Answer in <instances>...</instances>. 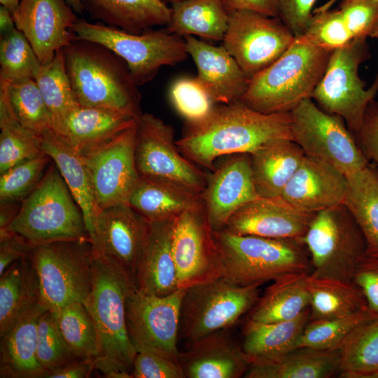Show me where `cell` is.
Segmentation results:
<instances>
[{"mask_svg": "<svg viewBox=\"0 0 378 378\" xmlns=\"http://www.w3.org/2000/svg\"><path fill=\"white\" fill-rule=\"evenodd\" d=\"M291 122L290 112L263 113L237 101L214 106L200 122H187L176 144L188 160L212 172L221 156L251 155L274 140H292Z\"/></svg>", "mask_w": 378, "mask_h": 378, "instance_id": "1", "label": "cell"}, {"mask_svg": "<svg viewBox=\"0 0 378 378\" xmlns=\"http://www.w3.org/2000/svg\"><path fill=\"white\" fill-rule=\"evenodd\" d=\"M136 288L134 279L115 261L94 253L92 289L85 304L99 338L94 370L106 377L132 378L136 352L127 330L126 302Z\"/></svg>", "mask_w": 378, "mask_h": 378, "instance_id": "2", "label": "cell"}, {"mask_svg": "<svg viewBox=\"0 0 378 378\" xmlns=\"http://www.w3.org/2000/svg\"><path fill=\"white\" fill-rule=\"evenodd\" d=\"M66 71L80 105L138 118L141 95L126 63L106 47L75 38L63 48Z\"/></svg>", "mask_w": 378, "mask_h": 378, "instance_id": "3", "label": "cell"}, {"mask_svg": "<svg viewBox=\"0 0 378 378\" xmlns=\"http://www.w3.org/2000/svg\"><path fill=\"white\" fill-rule=\"evenodd\" d=\"M331 52L295 37L275 62L250 80L239 101L263 113L291 112L312 99Z\"/></svg>", "mask_w": 378, "mask_h": 378, "instance_id": "4", "label": "cell"}, {"mask_svg": "<svg viewBox=\"0 0 378 378\" xmlns=\"http://www.w3.org/2000/svg\"><path fill=\"white\" fill-rule=\"evenodd\" d=\"M222 276L241 286L262 284L284 276L309 273L312 267L302 240L240 235L213 230Z\"/></svg>", "mask_w": 378, "mask_h": 378, "instance_id": "5", "label": "cell"}, {"mask_svg": "<svg viewBox=\"0 0 378 378\" xmlns=\"http://www.w3.org/2000/svg\"><path fill=\"white\" fill-rule=\"evenodd\" d=\"M9 230L32 246L90 239L83 214L55 164L21 202Z\"/></svg>", "mask_w": 378, "mask_h": 378, "instance_id": "6", "label": "cell"}, {"mask_svg": "<svg viewBox=\"0 0 378 378\" xmlns=\"http://www.w3.org/2000/svg\"><path fill=\"white\" fill-rule=\"evenodd\" d=\"M72 31L75 38L101 44L120 57L138 86L152 80L162 66L177 64L188 56L184 38L166 29L134 34L78 19Z\"/></svg>", "mask_w": 378, "mask_h": 378, "instance_id": "7", "label": "cell"}, {"mask_svg": "<svg viewBox=\"0 0 378 378\" xmlns=\"http://www.w3.org/2000/svg\"><path fill=\"white\" fill-rule=\"evenodd\" d=\"M370 57L366 38H354L333 50L312 96L325 112L342 118L354 136L360 129L368 106L378 94V74L369 88L359 75L360 64Z\"/></svg>", "mask_w": 378, "mask_h": 378, "instance_id": "8", "label": "cell"}, {"mask_svg": "<svg viewBox=\"0 0 378 378\" xmlns=\"http://www.w3.org/2000/svg\"><path fill=\"white\" fill-rule=\"evenodd\" d=\"M29 257L38 275L43 307L56 311L73 302L85 304L92 282L94 253L90 239L35 245Z\"/></svg>", "mask_w": 378, "mask_h": 378, "instance_id": "9", "label": "cell"}, {"mask_svg": "<svg viewBox=\"0 0 378 378\" xmlns=\"http://www.w3.org/2000/svg\"><path fill=\"white\" fill-rule=\"evenodd\" d=\"M302 241L315 277L352 281L367 255L365 236L344 203L316 213Z\"/></svg>", "mask_w": 378, "mask_h": 378, "instance_id": "10", "label": "cell"}, {"mask_svg": "<svg viewBox=\"0 0 378 378\" xmlns=\"http://www.w3.org/2000/svg\"><path fill=\"white\" fill-rule=\"evenodd\" d=\"M259 287L241 286L222 276L186 289L181 310V336L192 342L228 329L255 304L260 298Z\"/></svg>", "mask_w": 378, "mask_h": 378, "instance_id": "11", "label": "cell"}, {"mask_svg": "<svg viewBox=\"0 0 378 378\" xmlns=\"http://www.w3.org/2000/svg\"><path fill=\"white\" fill-rule=\"evenodd\" d=\"M135 163L141 178L197 195L207 183L209 174L180 151L173 127L149 113H142L137 119Z\"/></svg>", "mask_w": 378, "mask_h": 378, "instance_id": "12", "label": "cell"}, {"mask_svg": "<svg viewBox=\"0 0 378 378\" xmlns=\"http://www.w3.org/2000/svg\"><path fill=\"white\" fill-rule=\"evenodd\" d=\"M292 140L304 155L326 162L346 177L370 163L344 120L325 112L311 98L291 112Z\"/></svg>", "mask_w": 378, "mask_h": 378, "instance_id": "13", "label": "cell"}, {"mask_svg": "<svg viewBox=\"0 0 378 378\" xmlns=\"http://www.w3.org/2000/svg\"><path fill=\"white\" fill-rule=\"evenodd\" d=\"M295 38L278 17L229 9L222 46L251 80L275 62Z\"/></svg>", "mask_w": 378, "mask_h": 378, "instance_id": "14", "label": "cell"}, {"mask_svg": "<svg viewBox=\"0 0 378 378\" xmlns=\"http://www.w3.org/2000/svg\"><path fill=\"white\" fill-rule=\"evenodd\" d=\"M186 290L164 296L134 288L126 302L128 333L136 350L153 351L179 360L177 346Z\"/></svg>", "mask_w": 378, "mask_h": 378, "instance_id": "15", "label": "cell"}, {"mask_svg": "<svg viewBox=\"0 0 378 378\" xmlns=\"http://www.w3.org/2000/svg\"><path fill=\"white\" fill-rule=\"evenodd\" d=\"M172 251L179 289L222 276L220 255L203 203L174 218Z\"/></svg>", "mask_w": 378, "mask_h": 378, "instance_id": "16", "label": "cell"}, {"mask_svg": "<svg viewBox=\"0 0 378 378\" xmlns=\"http://www.w3.org/2000/svg\"><path fill=\"white\" fill-rule=\"evenodd\" d=\"M137 120L111 141L83 156L89 169L97 212L129 204L141 177L135 163Z\"/></svg>", "mask_w": 378, "mask_h": 378, "instance_id": "17", "label": "cell"}, {"mask_svg": "<svg viewBox=\"0 0 378 378\" xmlns=\"http://www.w3.org/2000/svg\"><path fill=\"white\" fill-rule=\"evenodd\" d=\"M12 15L41 65L75 39L72 28L78 18L67 0H20Z\"/></svg>", "mask_w": 378, "mask_h": 378, "instance_id": "18", "label": "cell"}, {"mask_svg": "<svg viewBox=\"0 0 378 378\" xmlns=\"http://www.w3.org/2000/svg\"><path fill=\"white\" fill-rule=\"evenodd\" d=\"M93 224V252L115 261L135 281L148 222L130 204H118L99 210Z\"/></svg>", "mask_w": 378, "mask_h": 378, "instance_id": "19", "label": "cell"}, {"mask_svg": "<svg viewBox=\"0 0 378 378\" xmlns=\"http://www.w3.org/2000/svg\"><path fill=\"white\" fill-rule=\"evenodd\" d=\"M228 156L209 174L200 195L213 230L223 229L238 209L259 197L253 178L250 155Z\"/></svg>", "mask_w": 378, "mask_h": 378, "instance_id": "20", "label": "cell"}, {"mask_svg": "<svg viewBox=\"0 0 378 378\" xmlns=\"http://www.w3.org/2000/svg\"><path fill=\"white\" fill-rule=\"evenodd\" d=\"M315 214L281 197H259L238 209L223 229L240 235L302 240Z\"/></svg>", "mask_w": 378, "mask_h": 378, "instance_id": "21", "label": "cell"}, {"mask_svg": "<svg viewBox=\"0 0 378 378\" xmlns=\"http://www.w3.org/2000/svg\"><path fill=\"white\" fill-rule=\"evenodd\" d=\"M347 178L331 165L304 155L281 197L302 210L317 213L345 202Z\"/></svg>", "mask_w": 378, "mask_h": 378, "instance_id": "22", "label": "cell"}, {"mask_svg": "<svg viewBox=\"0 0 378 378\" xmlns=\"http://www.w3.org/2000/svg\"><path fill=\"white\" fill-rule=\"evenodd\" d=\"M183 38L188 55L197 69L196 78L213 101L222 104L239 101L250 80L228 51L193 36Z\"/></svg>", "mask_w": 378, "mask_h": 378, "instance_id": "23", "label": "cell"}, {"mask_svg": "<svg viewBox=\"0 0 378 378\" xmlns=\"http://www.w3.org/2000/svg\"><path fill=\"white\" fill-rule=\"evenodd\" d=\"M179 362L187 378H239L249 367L241 345L227 329L191 342L189 349L180 353Z\"/></svg>", "mask_w": 378, "mask_h": 378, "instance_id": "24", "label": "cell"}, {"mask_svg": "<svg viewBox=\"0 0 378 378\" xmlns=\"http://www.w3.org/2000/svg\"><path fill=\"white\" fill-rule=\"evenodd\" d=\"M174 220L148 222L135 275L136 288L145 293L164 296L179 289L172 251Z\"/></svg>", "mask_w": 378, "mask_h": 378, "instance_id": "25", "label": "cell"}, {"mask_svg": "<svg viewBox=\"0 0 378 378\" xmlns=\"http://www.w3.org/2000/svg\"><path fill=\"white\" fill-rule=\"evenodd\" d=\"M137 119L120 112L79 104L54 132L85 156L111 141Z\"/></svg>", "mask_w": 378, "mask_h": 378, "instance_id": "26", "label": "cell"}, {"mask_svg": "<svg viewBox=\"0 0 378 378\" xmlns=\"http://www.w3.org/2000/svg\"><path fill=\"white\" fill-rule=\"evenodd\" d=\"M46 309L38 304L0 337V377H43L45 372L38 361L36 346L38 318Z\"/></svg>", "mask_w": 378, "mask_h": 378, "instance_id": "27", "label": "cell"}, {"mask_svg": "<svg viewBox=\"0 0 378 378\" xmlns=\"http://www.w3.org/2000/svg\"><path fill=\"white\" fill-rule=\"evenodd\" d=\"M41 137L43 152L56 165L83 214L91 241L97 206L91 176L84 158L52 130Z\"/></svg>", "mask_w": 378, "mask_h": 378, "instance_id": "28", "label": "cell"}, {"mask_svg": "<svg viewBox=\"0 0 378 378\" xmlns=\"http://www.w3.org/2000/svg\"><path fill=\"white\" fill-rule=\"evenodd\" d=\"M92 19L126 31L139 34L167 27L172 9L162 0H80Z\"/></svg>", "mask_w": 378, "mask_h": 378, "instance_id": "29", "label": "cell"}, {"mask_svg": "<svg viewBox=\"0 0 378 378\" xmlns=\"http://www.w3.org/2000/svg\"><path fill=\"white\" fill-rule=\"evenodd\" d=\"M309 320L310 308L289 321L260 323L248 319L241 348L249 365L274 360L297 348Z\"/></svg>", "mask_w": 378, "mask_h": 378, "instance_id": "30", "label": "cell"}, {"mask_svg": "<svg viewBox=\"0 0 378 378\" xmlns=\"http://www.w3.org/2000/svg\"><path fill=\"white\" fill-rule=\"evenodd\" d=\"M304 153L295 141L279 139L250 155L254 185L259 197H281Z\"/></svg>", "mask_w": 378, "mask_h": 378, "instance_id": "31", "label": "cell"}, {"mask_svg": "<svg viewBox=\"0 0 378 378\" xmlns=\"http://www.w3.org/2000/svg\"><path fill=\"white\" fill-rule=\"evenodd\" d=\"M340 349L298 347L270 362L251 364L246 378H329L339 372Z\"/></svg>", "mask_w": 378, "mask_h": 378, "instance_id": "32", "label": "cell"}, {"mask_svg": "<svg viewBox=\"0 0 378 378\" xmlns=\"http://www.w3.org/2000/svg\"><path fill=\"white\" fill-rule=\"evenodd\" d=\"M0 276L1 337L20 317L41 303L39 281L29 254Z\"/></svg>", "mask_w": 378, "mask_h": 378, "instance_id": "33", "label": "cell"}, {"mask_svg": "<svg viewBox=\"0 0 378 378\" xmlns=\"http://www.w3.org/2000/svg\"><path fill=\"white\" fill-rule=\"evenodd\" d=\"M309 273L280 277L268 286L253 307L248 320L260 323L289 321L309 308Z\"/></svg>", "mask_w": 378, "mask_h": 378, "instance_id": "34", "label": "cell"}, {"mask_svg": "<svg viewBox=\"0 0 378 378\" xmlns=\"http://www.w3.org/2000/svg\"><path fill=\"white\" fill-rule=\"evenodd\" d=\"M166 30L182 37L197 36L222 41L229 20L225 0H183L173 3Z\"/></svg>", "mask_w": 378, "mask_h": 378, "instance_id": "35", "label": "cell"}, {"mask_svg": "<svg viewBox=\"0 0 378 378\" xmlns=\"http://www.w3.org/2000/svg\"><path fill=\"white\" fill-rule=\"evenodd\" d=\"M202 203L200 195L141 178L129 200L130 206L148 222L174 220Z\"/></svg>", "mask_w": 378, "mask_h": 378, "instance_id": "36", "label": "cell"}, {"mask_svg": "<svg viewBox=\"0 0 378 378\" xmlns=\"http://www.w3.org/2000/svg\"><path fill=\"white\" fill-rule=\"evenodd\" d=\"M310 320L352 314L368 308L360 289L352 281L309 275Z\"/></svg>", "mask_w": 378, "mask_h": 378, "instance_id": "37", "label": "cell"}, {"mask_svg": "<svg viewBox=\"0 0 378 378\" xmlns=\"http://www.w3.org/2000/svg\"><path fill=\"white\" fill-rule=\"evenodd\" d=\"M344 204L358 222L367 244V255L378 257V173L371 164L346 176Z\"/></svg>", "mask_w": 378, "mask_h": 378, "instance_id": "38", "label": "cell"}, {"mask_svg": "<svg viewBox=\"0 0 378 378\" xmlns=\"http://www.w3.org/2000/svg\"><path fill=\"white\" fill-rule=\"evenodd\" d=\"M342 378H378V315L359 326L340 347Z\"/></svg>", "mask_w": 378, "mask_h": 378, "instance_id": "39", "label": "cell"}, {"mask_svg": "<svg viewBox=\"0 0 378 378\" xmlns=\"http://www.w3.org/2000/svg\"><path fill=\"white\" fill-rule=\"evenodd\" d=\"M35 80L57 131L78 103L68 76L63 49L49 63L41 65Z\"/></svg>", "mask_w": 378, "mask_h": 378, "instance_id": "40", "label": "cell"}, {"mask_svg": "<svg viewBox=\"0 0 378 378\" xmlns=\"http://www.w3.org/2000/svg\"><path fill=\"white\" fill-rule=\"evenodd\" d=\"M0 130V174L20 162L45 153L41 136L18 121L1 88Z\"/></svg>", "mask_w": 378, "mask_h": 378, "instance_id": "41", "label": "cell"}, {"mask_svg": "<svg viewBox=\"0 0 378 378\" xmlns=\"http://www.w3.org/2000/svg\"><path fill=\"white\" fill-rule=\"evenodd\" d=\"M62 335L78 360H94L99 355L96 326L82 302H73L55 311Z\"/></svg>", "mask_w": 378, "mask_h": 378, "instance_id": "42", "label": "cell"}, {"mask_svg": "<svg viewBox=\"0 0 378 378\" xmlns=\"http://www.w3.org/2000/svg\"><path fill=\"white\" fill-rule=\"evenodd\" d=\"M0 88L4 91L13 115L24 127L40 136L52 130L50 114L35 79L0 80Z\"/></svg>", "mask_w": 378, "mask_h": 378, "instance_id": "43", "label": "cell"}, {"mask_svg": "<svg viewBox=\"0 0 378 378\" xmlns=\"http://www.w3.org/2000/svg\"><path fill=\"white\" fill-rule=\"evenodd\" d=\"M377 315L368 307L342 317L309 320L300 337L297 348L340 349L355 329Z\"/></svg>", "mask_w": 378, "mask_h": 378, "instance_id": "44", "label": "cell"}, {"mask_svg": "<svg viewBox=\"0 0 378 378\" xmlns=\"http://www.w3.org/2000/svg\"><path fill=\"white\" fill-rule=\"evenodd\" d=\"M41 66L24 35L16 27L0 39V80L33 78Z\"/></svg>", "mask_w": 378, "mask_h": 378, "instance_id": "45", "label": "cell"}, {"mask_svg": "<svg viewBox=\"0 0 378 378\" xmlns=\"http://www.w3.org/2000/svg\"><path fill=\"white\" fill-rule=\"evenodd\" d=\"M51 158L46 153L20 162L0 176V202H22L43 177Z\"/></svg>", "mask_w": 378, "mask_h": 378, "instance_id": "46", "label": "cell"}, {"mask_svg": "<svg viewBox=\"0 0 378 378\" xmlns=\"http://www.w3.org/2000/svg\"><path fill=\"white\" fill-rule=\"evenodd\" d=\"M36 356L45 373L78 360L62 335L55 311L46 309L38 318Z\"/></svg>", "mask_w": 378, "mask_h": 378, "instance_id": "47", "label": "cell"}, {"mask_svg": "<svg viewBox=\"0 0 378 378\" xmlns=\"http://www.w3.org/2000/svg\"><path fill=\"white\" fill-rule=\"evenodd\" d=\"M298 38L330 52L354 39L339 8L313 13L305 31Z\"/></svg>", "mask_w": 378, "mask_h": 378, "instance_id": "48", "label": "cell"}, {"mask_svg": "<svg viewBox=\"0 0 378 378\" xmlns=\"http://www.w3.org/2000/svg\"><path fill=\"white\" fill-rule=\"evenodd\" d=\"M170 100L188 123L205 119L214 108V101L195 78L181 77L170 87Z\"/></svg>", "mask_w": 378, "mask_h": 378, "instance_id": "49", "label": "cell"}, {"mask_svg": "<svg viewBox=\"0 0 378 378\" xmlns=\"http://www.w3.org/2000/svg\"><path fill=\"white\" fill-rule=\"evenodd\" d=\"M340 1L338 8L353 38H378V1Z\"/></svg>", "mask_w": 378, "mask_h": 378, "instance_id": "50", "label": "cell"}, {"mask_svg": "<svg viewBox=\"0 0 378 378\" xmlns=\"http://www.w3.org/2000/svg\"><path fill=\"white\" fill-rule=\"evenodd\" d=\"M132 378H185L179 360L149 350L137 351Z\"/></svg>", "mask_w": 378, "mask_h": 378, "instance_id": "51", "label": "cell"}, {"mask_svg": "<svg viewBox=\"0 0 378 378\" xmlns=\"http://www.w3.org/2000/svg\"><path fill=\"white\" fill-rule=\"evenodd\" d=\"M351 280L360 289L368 307L378 314V257L366 255L356 267Z\"/></svg>", "mask_w": 378, "mask_h": 378, "instance_id": "52", "label": "cell"}, {"mask_svg": "<svg viewBox=\"0 0 378 378\" xmlns=\"http://www.w3.org/2000/svg\"><path fill=\"white\" fill-rule=\"evenodd\" d=\"M354 138L370 162L378 173V101L374 99L368 106L360 129Z\"/></svg>", "mask_w": 378, "mask_h": 378, "instance_id": "53", "label": "cell"}, {"mask_svg": "<svg viewBox=\"0 0 378 378\" xmlns=\"http://www.w3.org/2000/svg\"><path fill=\"white\" fill-rule=\"evenodd\" d=\"M316 0H279L277 17L295 36L305 31Z\"/></svg>", "mask_w": 378, "mask_h": 378, "instance_id": "54", "label": "cell"}, {"mask_svg": "<svg viewBox=\"0 0 378 378\" xmlns=\"http://www.w3.org/2000/svg\"><path fill=\"white\" fill-rule=\"evenodd\" d=\"M33 246L18 234L0 237V276L15 262L27 256Z\"/></svg>", "mask_w": 378, "mask_h": 378, "instance_id": "55", "label": "cell"}, {"mask_svg": "<svg viewBox=\"0 0 378 378\" xmlns=\"http://www.w3.org/2000/svg\"><path fill=\"white\" fill-rule=\"evenodd\" d=\"M94 370V360H76L45 373L43 378H85Z\"/></svg>", "mask_w": 378, "mask_h": 378, "instance_id": "56", "label": "cell"}, {"mask_svg": "<svg viewBox=\"0 0 378 378\" xmlns=\"http://www.w3.org/2000/svg\"><path fill=\"white\" fill-rule=\"evenodd\" d=\"M229 9L256 12L269 17H277L279 0H225Z\"/></svg>", "mask_w": 378, "mask_h": 378, "instance_id": "57", "label": "cell"}, {"mask_svg": "<svg viewBox=\"0 0 378 378\" xmlns=\"http://www.w3.org/2000/svg\"><path fill=\"white\" fill-rule=\"evenodd\" d=\"M20 202H3L0 206V234L10 232L9 227L15 218L20 207Z\"/></svg>", "mask_w": 378, "mask_h": 378, "instance_id": "58", "label": "cell"}, {"mask_svg": "<svg viewBox=\"0 0 378 378\" xmlns=\"http://www.w3.org/2000/svg\"><path fill=\"white\" fill-rule=\"evenodd\" d=\"M15 27L12 13L6 7L0 8V31L1 34H6L13 29Z\"/></svg>", "mask_w": 378, "mask_h": 378, "instance_id": "59", "label": "cell"}, {"mask_svg": "<svg viewBox=\"0 0 378 378\" xmlns=\"http://www.w3.org/2000/svg\"><path fill=\"white\" fill-rule=\"evenodd\" d=\"M20 0H0L1 5L8 8L12 13L15 10Z\"/></svg>", "mask_w": 378, "mask_h": 378, "instance_id": "60", "label": "cell"}, {"mask_svg": "<svg viewBox=\"0 0 378 378\" xmlns=\"http://www.w3.org/2000/svg\"><path fill=\"white\" fill-rule=\"evenodd\" d=\"M67 2L77 15L83 14L84 10L80 0H67Z\"/></svg>", "mask_w": 378, "mask_h": 378, "instance_id": "61", "label": "cell"}, {"mask_svg": "<svg viewBox=\"0 0 378 378\" xmlns=\"http://www.w3.org/2000/svg\"><path fill=\"white\" fill-rule=\"evenodd\" d=\"M338 1L340 0H328L327 2H326L318 8H315L313 12L318 13L330 9L332 6L335 4V3Z\"/></svg>", "mask_w": 378, "mask_h": 378, "instance_id": "62", "label": "cell"}, {"mask_svg": "<svg viewBox=\"0 0 378 378\" xmlns=\"http://www.w3.org/2000/svg\"><path fill=\"white\" fill-rule=\"evenodd\" d=\"M162 1H163L164 2L168 1V2H171L172 4H173V3L181 1H183V0H162Z\"/></svg>", "mask_w": 378, "mask_h": 378, "instance_id": "63", "label": "cell"}, {"mask_svg": "<svg viewBox=\"0 0 378 378\" xmlns=\"http://www.w3.org/2000/svg\"><path fill=\"white\" fill-rule=\"evenodd\" d=\"M375 1H378V0H375Z\"/></svg>", "mask_w": 378, "mask_h": 378, "instance_id": "64", "label": "cell"}]
</instances>
